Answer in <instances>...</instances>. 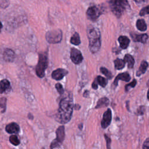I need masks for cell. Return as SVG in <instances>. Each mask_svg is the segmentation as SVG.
Returning <instances> with one entry per match:
<instances>
[{
    "label": "cell",
    "instance_id": "6da1fadb",
    "mask_svg": "<svg viewBox=\"0 0 149 149\" xmlns=\"http://www.w3.org/2000/svg\"><path fill=\"white\" fill-rule=\"evenodd\" d=\"M73 100L71 95L63 98L56 115V119L61 123H68L71 119L73 112Z\"/></svg>",
    "mask_w": 149,
    "mask_h": 149
},
{
    "label": "cell",
    "instance_id": "7a4b0ae2",
    "mask_svg": "<svg viewBox=\"0 0 149 149\" xmlns=\"http://www.w3.org/2000/svg\"><path fill=\"white\" fill-rule=\"evenodd\" d=\"M87 36L89 41V48L91 52H97L101 47V35L99 30L92 26L88 27L87 30Z\"/></svg>",
    "mask_w": 149,
    "mask_h": 149
},
{
    "label": "cell",
    "instance_id": "3957f363",
    "mask_svg": "<svg viewBox=\"0 0 149 149\" xmlns=\"http://www.w3.org/2000/svg\"><path fill=\"white\" fill-rule=\"evenodd\" d=\"M109 6L113 13L119 17L126 11L129 3L127 0H110Z\"/></svg>",
    "mask_w": 149,
    "mask_h": 149
},
{
    "label": "cell",
    "instance_id": "277c9868",
    "mask_svg": "<svg viewBox=\"0 0 149 149\" xmlns=\"http://www.w3.org/2000/svg\"><path fill=\"white\" fill-rule=\"evenodd\" d=\"M48 65V58L46 53H41L39 54V59L38 64L36 68L37 75L42 78L45 75V71Z\"/></svg>",
    "mask_w": 149,
    "mask_h": 149
},
{
    "label": "cell",
    "instance_id": "5b68a950",
    "mask_svg": "<svg viewBox=\"0 0 149 149\" xmlns=\"http://www.w3.org/2000/svg\"><path fill=\"white\" fill-rule=\"evenodd\" d=\"M62 33L61 30H52L48 31L46 33L47 41L51 44H55L59 42L62 40Z\"/></svg>",
    "mask_w": 149,
    "mask_h": 149
},
{
    "label": "cell",
    "instance_id": "8992f818",
    "mask_svg": "<svg viewBox=\"0 0 149 149\" xmlns=\"http://www.w3.org/2000/svg\"><path fill=\"white\" fill-rule=\"evenodd\" d=\"M101 13V12L100 9L95 6L89 7L86 12V15L88 19L92 21L96 20L100 16Z\"/></svg>",
    "mask_w": 149,
    "mask_h": 149
},
{
    "label": "cell",
    "instance_id": "52a82bcc",
    "mask_svg": "<svg viewBox=\"0 0 149 149\" xmlns=\"http://www.w3.org/2000/svg\"><path fill=\"white\" fill-rule=\"evenodd\" d=\"M70 59L75 64H79L83 61V56L79 50L73 48L70 51Z\"/></svg>",
    "mask_w": 149,
    "mask_h": 149
},
{
    "label": "cell",
    "instance_id": "ba28073f",
    "mask_svg": "<svg viewBox=\"0 0 149 149\" xmlns=\"http://www.w3.org/2000/svg\"><path fill=\"white\" fill-rule=\"evenodd\" d=\"M112 119V113L110 109H108L104 113L103 118L101 121V126L103 128L107 127L111 123Z\"/></svg>",
    "mask_w": 149,
    "mask_h": 149
},
{
    "label": "cell",
    "instance_id": "9c48e42d",
    "mask_svg": "<svg viewBox=\"0 0 149 149\" xmlns=\"http://www.w3.org/2000/svg\"><path fill=\"white\" fill-rule=\"evenodd\" d=\"M68 72L63 69H57L52 73V77L56 80H61L65 75L68 74Z\"/></svg>",
    "mask_w": 149,
    "mask_h": 149
},
{
    "label": "cell",
    "instance_id": "30bf717a",
    "mask_svg": "<svg viewBox=\"0 0 149 149\" xmlns=\"http://www.w3.org/2000/svg\"><path fill=\"white\" fill-rule=\"evenodd\" d=\"M56 138L55 140L61 144L65 139V127L63 126H59L56 131Z\"/></svg>",
    "mask_w": 149,
    "mask_h": 149
},
{
    "label": "cell",
    "instance_id": "8fae6325",
    "mask_svg": "<svg viewBox=\"0 0 149 149\" xmlns=\"http://www.w3.org/2000/svg\"><path fill=\"white\" fill-rule=\"evenodd\" d=\"M6 131L10 134H15V133H17L19 132L20 128L19 125L14 122L10 123L6 126Z\"/></svg>",
    "mask_w": 149,
    "mask_h": 149
},
{
    "label": "cell",
    "instance_id": "7c38bea8",
    "mask_svg": "<svg viewBox=\"0 0 149 149\" xmlns=\"http://www.w3.org/2000/svg\"><path fill=\"white\" fill-rule=\"evenodd\" d=\"M130 79V76L129 74V73L125 72V73H122L119 74L115 78L114 81H113V84L115 86H116L118 84V81L120 80H123L125 81H129Z\"/></svg>",
    "mask_w": 149,
    "mask_h": 149
},
{
    "label": "cell",
    "instance_id": "4fadbf2b",
    "mask_svg": "<svg viewBox=\"0 0 149 149\" xmlns=\"http://www.w3.org/2000/svg\"><path fill=\"white\" fill-rule=\"evenodd\" d=\"M3 59L7 62H12L15 59V53L10 49H6L3 52Z\"/></svg>",
    "mask_w": 149,
    "mask_h": 149
},
{
    "label": "cell",
    "instance_id": "5bb4252c",
    "mask_svg": "<svg viewBox=\"0 0 149 149\" xmlns=\"http://www.w3.org/2000/svg\"><path fill=\"white\" fill-rule=\"evenodd\" d=\"M10 88V83L6 79H3L0 81V93L2 94Z\"/></svg>",
    "mask_w": 149,
    "mask_h": 149
},
{
    "label": "cell",
    "instance_id": "9a60e30c",
    "mask_svg": "<svg viewBox=\"0 0 149 149\" xmlns=\"http://www.w3.org/2000/svg\"><path fill=\"white\" fill-rule=\"evenodd\" d=\"M132 38L134 41L137 42H141L143 43H144L146 42L147 38H148V35L147 34H133L132 35Z\"/></svg>",
    "mask_w": 149,
    "mask_h": 149
},
{
    "label": "cell",
    "instance_id": "2e32d148",
    "mask_svg": "<svg viewBox=\"0 0 149 149\" xmlns=\"http://www.w3.org/2000/svg\"><path fill=\"white\" fill-rule=\"evenodd\" d=\"M118 41L120 44V47L122 49H126L129 44L130 40L126 36H120L118 38Z\"/></svg>",
    "mask_w": 149,
    "mask_h": 149
},
{
    "label": "cell",
    "instance_id": "e0dca14e",
    "mask_svg": "<svg viewBox=\"0 0 149 149\" xmlns=\"http://www.w3.org/2000/svg\"><path fill=\"white\" fill-rule=\"evenodd\" d=\"M148 64L146 61H143L141 63L140 66L139 67V69L138 71L136 73V75L137 76H139L141 74L144 73L146 72L147 68H148Z\"/></svg>",
    "mask_w": 149,
    "mask_h": 149
},
{
    "label": "cell",
    "instance_id": "ac0fdd59",
    "mask_svg": "<svg viewBox=\"0 0 149 149\" xmlns=\"http://www.w3.org/2000/svg\"><path fill=\"white\" fill-rule=\"evenodd\" d=\"M109 104V100L106 97H102L100 99L95 106V108H100L102 107H105Z\"/></svg>",
    "mask_w": 149,
    "mask_h": 149
},
{
    "label": "cell",
    "instance_id": "d6986e66",
    "mask_svg": "<svg viewBox=\"0 0 149 149\" xmlns=\"http://www.w3.org/2000/svg\"><path fill=\"white\" fill-rule=\"evenodd\" d=\"M124 61L127 63L128 67L129 68H132L134 63V60L133 56L129 54H126L124 58Z\"/></svg>",
    "mask_w": 149,
    "mask_h": 149
},
{
    "label": "cell",
    "instance_id": "ffe728a7",
    "mask_svg": "<svg viewBox=\"0 0 149 149\" xmlns=\"http://www.w3.org/2000/svg\"><path fill=\"white\" fill-rule=\"evenodd\" d=\"M137 28L141 31H146L147 29V25L143 19H139L136 22Z\"/></svg>",
    "mask_w": 149,
    "mask_h": 149
},
{
    "label": "cell",
    "instance_id": "44dd1931",
    "mask_svg": "<svg viewBox=\"0 0 149 149\" xmlns=\"http://www.w3.org/2000/svg\"><path fill=\"white\" fill-rule=\"evenodd\" d=\"M114 63H115V67L116 69H122V68H123L125 67V61L121 59H116L115 61H114Z\"/></svg>",
    "mask_w": 149,
    "mask_h": 149
},
{
    "label": "cell",
    "instance_id": "7402d4cb",
    "mask_svg": "<svg viewBox=\"0 0 149 149\" xmlns=\"http://www.w3.org/2000/svg\"><path fill=\"white\" fill-rule=\"evenodd\" d=\"M70 42L73 45H79L80 43L79 35L77 33H75L70 38Z\"/></svg>",
    "mask_w": 149,
    "mask_h": 149
},
{
    "label": "cell",
    "instance_id": "603a6c76",
    "mask_svg": "<svg viewBox=\"0 0 149 149\" xmlns=\"http://www.w3.org/2000/svg\"><path fill=\"white\" fill-rule=\"evenodd\" d=\"M96 80L97 81L98 84L100 85L101 87H105L108 83V80L105 78H104L101 76H97Z\"/></svg>",
    "mask_w": 149,
    "mask_h": 149
},
{
    "label": "cell",
    "instance_id": "cb8c5ba5",
    "mask_svg": "<svg viewBox=\"0 0 149 149\" xmlns=\"http://www.w3.org/2000/svg\"><path fill=\"white\" fill-rule=\"evenodd\" d=\"M6 98L5 97H2L0 98V108L2 113H3L6 111Z\"/></svg>",
    "mask_w": 149,
    "mask_h": 149
},
{
    "label": "cell",
    "instance_id": "d4e9b609",
    "mask_svg": "<svg viewBox=\"0 0 149 149\" xmlns=\"http://www.w3.org/2000/svg\"><path fill=\"white\" fill-rule=\"evenodd\" d=\"M10 142L14 146H17L20 144V140L16 135H12L9 137Z\"/></svg>",
    "mask_w": 149,
    "mask_h": 149
},
{
    "label": "cell",
    "instance_id": "484cf974",
    "mask_svg": "<svg viewBox=\"0 0 149 149\" xmlns=\"http://www.w3.org/2000/svg\"><path fill=\"white\" fill-rule=\"evenodd\" d=\"M100 71L101 72V73L102 74H104L108 79H111L112 77V74L111 72H109L107 69L102 67V68H100Z\"/></svg>",
    "mask_w": 149,
    "mask_h": 149
},
{
    "label": "cell",
    "instance_id": "4316f807",
    "mask_svg": "<svg viewBox=\"0 0 149 149\" xmlns=\"http://www.w3.org/2000/svg\"><path fill=\"white\" fill-rule=\"evenodd\" d=\"M146 14H149V5L143 8L139 13V15L140 16H144Z\"/></svg>",
    "mask_w": 149,
    "mask_h": 149
},
{
    "label": "cell",
    "instance_id": "83f0119b",
    "mask_svg": "<svg viewBox=\"0 0 149 149\" xmlns=\"http://www.w3.org/2000/svg\"><path fill=\"white\" fill-rule=\"evenodd\" d=\"M136 84V80H134L133 81H132L130 83L127 84L126 86H125V90L126 91H128L129 90H130L131 88H133L134 87Z\"/></svg>",
    "mask_w": 149,
    "mask_h": 149
},
{
    "label": "cell",
    "instance_id": "f1b7e54d",
    "mask_svg": "<svg viewBox=\"0 0 149 149\" xmlns=\"http://www.w3.org/2000/svg\"><path fill=\"white\" fill-rule=\"evenodd\" d=\"M55 87L56 88V90L60 94H62L64 93V90L62 86L60 83H56L55 85Z\"/></svg>",
    "mask_w": 149,
    "mask_h": 149
},
{
    "label": "cell",
    "instance_id": "f546056e",
    "mask_svg": "<svg viewBox=\"0 0 149 149\" xmlns=\"http://www.w3.org/2000/svg\"><path fill=\"white\" fill-rule=\"evenodd\" d=\"M142 147L144 149H148V148H149V137L147 138L145 140V141L143 143V145Z\"/></svg>",
    "mask_w": 149,
    "mask_h": 149
},
{
    "label": "cell",
    "instance_id": "4dcf8cb0",
    "mask_svg": "<svg viewBox=\"0 0 149 149\" xmlns=\"http://www.w3.org/2000/svg\"><path fill=\"white\" fill-rule=\"evenodd\" d=\"M104 137L106 139V141H107V148H110V144H111V139L109 137H108L106 134L104 135Z\"/></svg>",
    "mask_w": 149,
    "mask_h": 149
},
{
    "label": "cell",
    "instance_id": "1f68e13d",
    "mask_svg": "<svg viewBox=\"0 0 149 149\" xmlns=\"http://www.w3.org/2000/svg\"><path fill=\"white\" fill-rule=\"evenodd\" d=\"M92 87L94 89H97V87H98V83H97V81L96 79H95L94 81H93V83L92 84Z\"/></svg>",
    "mask_w": 149,
    "mask_h": 149
},
{
    "label": "cell",
    "instance_id": "d6a6232c",
    "mask_svg": "<svg viewBox=\"0 0 149 149\" xmlns=\"http://www.w3.org/2000/svg\"><path fill=\"white\" fill-rule=\"evenodd\" d=\"M135 2H137V3H140V2H143L144 0H134Z\"/></svg>",
    "mask_w": 149,
    "mask_h": 149
},
{
    "label": "cell",
    "instance_id": "836d02e7",
    "mask_svg": "<svg viewBox=\"0 0 149 149\" xmlns=\"http://www.w3.org/2000/svg\"><path fill=\"white\" fill-rule=\"evenodd\" d=\"M2 24L1 22H0V32H1V29H2Z\"/></svg>",
    "mask_w": 149,
    "mask_h": 149
},
{
    "label": "cell",
    "instance_id": "e575fe53",
    "mask_svg": "<svg viewBox=\"0 0 149 149\" xmlns=\"http://www.w3.org/2000/svg\"><path fill=\"white\" fill-rule=\"evenodd\" d=\"M147 98H148V99H149V89H148V92H147Z\"/></svg>",
    "mask_w": 149,
    "mask_h": 149
},
{
    "label": "cell",
    "instance_id": "d590c367",
    "mask_svg": "<svg viewBox=\"0 0 149 149\" xmlns=\"http://www.w3.org/2000/svg\"><path fill=\"white\" fill-rule=\"evenodd\" d=\"M147 86L149 87V80H148V82H147Z\"/></svg>",
    "mask_w": 149,
    "mask_h": 149
}]
</instances>
